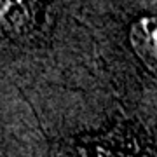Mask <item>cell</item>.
Instances as JSON below:
<instances>
[{"instance_id":"6da1fadb","label":"cell","mask_w":157,"mask_h":157,"mask_svg":"<svg viewBox=\"0 0 157 157\" xmlns=\"http://www.w3.org/2000/svg\"><path fill=\"white\" fill-rule=\"evenodd\" d=\"M136 129L135 124H121L110 135L65 141L56 157H154L152 150L140 148Z\"/></svg>"}]
</instances>
